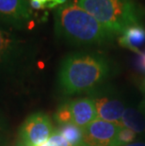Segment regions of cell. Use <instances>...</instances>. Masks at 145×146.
I'll use <instances>...</instances> for the list:
<instances>
[{"mask_svg": "<svg viewBox=\"0 0 145 146\" xmlns=\"http://www.w3.org/2000/svg\"><path fill=\"white\" fill-rule=\"evenodd\" d=\"M111 72V63L105 56L94 52H75L61 62L58 82L65 94H80L98 88Z\"/></svg>", "mask_w": 145, "mask_h": 146, "instance_id": "1", "label": "cell"}, {"mask_svg": "<svg viewBox=\"0 0 145 146\" xmlns=\"http://www.w3.org/2000/svg\"><path fill=\"white\" fill-rule=\"evenodd\" d=\"M54 25L58 38L75 45H105L116 37L73 1H66L56 9Z\"/></svg>", "mask_w": 145, "mask_h": 146, "instance_id": "2", "label": "cell"}, {"mask_svg": "<svg viewBox=\"0 0 145 146\" xmlns=\"http://www.w3.org/2000/svg\"><path fill=\"white\" fill-rule=\"evenodd\" d=\"M76 4L103 27L120 35L128 27L142 26L145 11L136 0H76Z\"/></svg>", "mask_w": 145, "mask_h": 146, "instance_id": "3", "label": "cell"}, {"mask_svg": "<svg viewBox=\"0 0 145 146\" xmlns=\"http://www.w3.org/2000/svg\"><path fill=\"white\" fill-rule=\"evenodd\" d=\"M33 48L28 41L0 26V80H15L30 65Z\"/></svg>", "mask_w": 145, "mask_h": 146, "instance_id": "4", "label": "cell"}, {"mask_svg": "<svg viewBox=\"0 0 145 146\" xmlns=\"http://www.w3.org/2000/svg\"><path fill=\"white\" fill-rule=\"evenodd\" d=\"M54 133L48 115L42 112L31 114L24 120L19 130L21 146H40Z\"/></svg>", "mask_w": 145, "mask_h": 146, "instance_id": "5", "label": "cell"}, {"mask_svg": "<svg viewBox=\"0 0 145 146\" xmlns=\"http://www.w3.org/2000/svg\"><path fill=\"white\" fill-rule=\"evenodd\" d=\"M32 12L26 0H0V26L22 30L31 20Z\"/></svg>", "mask_w": 145, "mask_h": 146, "instance_id": "6", "label": "cell"}, {"mask_svg": "<svg viewBox=\"0 0 145 146\" xmlns=\"http://www.w3.org/2000/svg\"><path fill=\"white\" fill-rule=\"evenodd\" d=\"M122 125L96 119L83 129V146H110Z\"/></svg>", "mask_w": 145, "mask_h": 146, "instance_id": "7", "label": "cell"}, {"mask_svg": "<svg viewBox=\"0 0 145 146\" xmlns=\"http://www.w3.org/2000/svg\"><path fill=\"white\" fill-rule=\"evenodd\" d=\"M68 104L72 114V123L82 129L96 120L97 111L94 99L89 97L79 98Z\"/></svg>", "mask_w": 145, "mask_h": 146, "instance_id": "8", "label": "cell"}, {"mask_svg": "<svg viewBox=\"0 0 145 146\" xmlns=\"http://www.w3.org/2000/svg\"><path fill=\"white\" fill-rule=\"evenodd\" d=\"M96 107L97 117L99 120L114 123L121 125V120L126 108L124 105L118 99L102 96L94 99Z\"/></svg>", "mask_w": 145, "mask_h": 146, "instance_id": "9", "label": "cell"}, {"mask_svg": "<svg viewBox=\"0 0 145 146\" xmlns=\"http://www.w3.org/2000/svg\"><path fill=\"white\" fill-rule=\"evenodd\" d=\"M119 44L140 54L145 45V29L143 26L128 27L119 38Z\"/></svg>", "mask_w": 145, "mask_h": 146, "instance_id": "10", "label": "cell"}, {"mask_svg": "<svg viewBox=\"0 0 145 146\" xmlns=\"http://www.w3.org/2000/svg\"><path fill=\"white\" fill-rule=\"evenodd\" d=\"M121 125L131 129L135 133H142L145 131V118L135 108H126L122 114Z\"/></svg>", "mask_w": 145, "mask_h": 146, "instance_id": "11", "label": "cell"}, {"mask_svg": "<svg viewBox=\"0 0 145 146\" xmlns=\"http://www.w3.org/2000/svg\"><path fill=\"white\" fill-rule=\"evenodd\" d=\"M58 132L66 139L71 146H83L84 133L81 127L73 123L60 125Z\"/></svg>", "mask_w": 145, "mask_h": 146, "instance_id": "12", "label": "cell"}, {"mask_svg": "<svg viewBox=\"0 0 145 146\" xmlns=\"http://www.w3.org/2000/svg\"><path fill=\"white\" fill-rule=\"evenodd\" d=\"M136 139V133L131 129L122 126L119 132L117 133L116 137L114 138L113 141L110 146H125L129 143H132Z\"/></svg>", "mask_w": 145, "mask_h": 146, "instance_id": "13", "label": "cell"}, {"mask_svg": "<svg viewBox=\"0 0 145 146\" xmlns=\"http://www.w3.org/2000/svg\"><path fill=\"white\" fill-rule=\"evenodd\" d=\"M67 0H29L30 9L36 11L42 10H53L57 9L62 4H64Z\"/></svg>", "mask_w": 145, "mask_h": 146, "instance_id": "14", "label": "cell"}, {"mask_svg": "<svg viewBox=\"0 0 145 146\" xmlns=\"http://www.w3.org/2000/svg\"><path fill=\"white\" fill-rule=\"evenodd\" d=\"M55 120L60 125H66V123H72V114L69 108V104L64 103L58 108V110L55 113Z\"/></svg>", "mask_w": 145, "mask_h": 146, "instance_id": "15", "label": "cell"}, {"mask_svg": "<svg viewBox=\"0 0 145 146\" xmlns=\"http://www.w3.org/2000/svg\"><path fill=\"white\" fill-rule=\"evenodd\" d=\"M138 55V57L137 58L136 62H135L136 68H137V70L138 72L145 74V50H143L142 52Z\"/></svg>", "mask_w": 145, "mask_h": 146, "instance_id": "16", "label": "cell"}, {"mask_svg": "<svg viewBox=\"0 0 145 146\" xmlns=\"http://www.w3.org/2000/svg\"><path fill=\"white\" fill-rule=\"evenodd\" d=\"M7 130V123L4 116H2L1 112H0V133H5Z\"/></svg>", "mask_w": 145, "mask_h": 146, "instance_id": "17", "label": "cell"}, {"mask_svg": "<svg viewBox=\"0 0 145 146\" xmlns=\"http://www.w3.org/2000/svg\"><path fill=\"white\" fill-rule=\"evenodd\" d=\"M6 144H7V139L4 133H0V146H6Z\"/></svg>", "mask_w": 145, "mask_h": 146, "instance_id": "18", "label": "cell"}, {"mask_svg": "<svg viewBox=\"0 0 145 146\" xmlns=\"http://www.w3.org/2000/svg\"><path fill=\"white\" fill-rule=\"evenodd\" d=\"M141 90H142V92H143V95H144V100H143V103H142V110L145 112V80L143 81L142 85H141Z\"/></svg>", "mask_w": 145, "mask_h": 146, "instance_id": "19", "label": "cell"}, {"mask_svg": "<svg viewBox=\"0 0 145 146\" xmlns=\"http://www.w3.org/2000/svg\"><path fill=\"white\" fill-rule=\"evenodd\" d=\"M125 146H145V142L143 141H137V142H132Z\"/></svg>", "mask_w": 145, "mask_h": 146, "instance_id": "20", "label": "cell"}]
</instances>
